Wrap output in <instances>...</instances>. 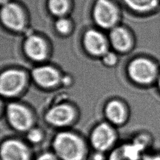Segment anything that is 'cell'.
<instances>
[{
  "label": "cell",
  "mask_w": 160,
  "mask_h": 160,
  "mask_svg": "<svg viewBox=\"0 0 160 160\" xmlns=\"http://www.w3.org/2000/svg\"><path fill=\"white\" fill-rule=\"evenodd\" d=\"M53 148L62 160H81L84 151L82 141L70 132L58 134L54 138Z\"/></svg>",
  "instance_id": "obj_1"
},
{
  "label": "cell",
  "mask_w": 160,
  "mask_h": 160,
  "mask_svg": "<svg viewBox=\"0 0 160 160\" xmlns=\"http://www.w3.org/2000/svg\"><path fill=\"white\" fill-rule=\"evenodd\" d=\"M119 136L116 129L110 124L102 122L98 124L91 135V142L96 151L110 152L118 144Z\"/></svg>",
  "instance_id": "obj_2"
},
{
  "label": "cell",
  "mask_w": 160,
  "mask_h": 160,
  "mask_svg": "<svg viewBox=\"0 0 160 160\" xmlns=\"http://www.w3.org/2000/svg\"><path fill=\"white\" fill-rule=\"evenodd\" d=\"M128 72L134 81L149 83L155 78L157 71L152 62L144 58H138L130 63Z\"/></svg>",
  "instance_id": "obj_3"
},
{
  "label": "cell",
  "mask_w": 160,
  "mask_h": 160,
  "mask_svg": "<svg viewBox=\"0 0 160 160\" xmlns=\"http://www.w3.org/2000/svg\"><path fill=\"white\" fill-rule=\"evenodd\" d=\"M25 75L19 71L8 70L0 75V94L11 96L18 93L24 85Z\"/></svg>",
  "instance_id": "obj_4"
},
{
  "label": "cell",
  "mask_w": 160,
  "mask_h": 160,
  "mask_svg": "<svg viewBox=\"0 0 160 160\" xmlns=\"http://www.w3.org/2000/svg\"><path fill=\"white\" fill-rule=\"evenodd\" d=\"M93 14L97 24L104 28L112 26L118 17L117 9L109 0H97Z\"/></svg>",
  "instance_id": "obj_5"
},
{
  "label": "cell",
  "mask_w": 160,
  "mask_h": 160,
  "mask_svg": "<svg viewBox=\"0 0 160 160\" xmlns=\"http://www.w3.org/2000/svg\"><path fill=\"white\" fill-rule=\"evenodd\" d=\"M7 114L10 124L19 131L27 130L32 124L31 114L26 108L20 104L16 103L9 104Z\"/></svg>",
  "instance_id": "obj_6"
},
{
  "label": "cell",
  "mask_w": 160,
  "mask_h": 160,
  "mask_svg": "<svg viewBox=\"0 0 160 160\" xmlns=\"http://www.w3.org/2000/svg\"><path fill=\"white\" fill-rule=\"evenodd\" d=\"M0 16L2 22L8 28L20 30L24 24V15L21 9L14 2H8L4 6L0 11Z\"/></svg>",
  "instance_id": "obj_7"
},
{
  "label": "cell",
  "mask_w": 160,
  "mask_h": 160,
  "mask_svg": "<svg viewBox=\"0 0 160 160\" xmlns=\"http://www.w3.org/2000/svg\"><path fill=\"white\" fill-rule=\"evenodd\" d=\"M2 160H29L26 146L19 141L10 139L3 142L0 148Z\"/></svg>",
  "instance_id": "obj_8"
},
{
  "label": "cell",
  "mask_w": 160,
  "mask_h": 160,
  "mask_svg": "<svg viewBox=\"0 0 160 160\" xmlns=\"http://www.w3.org/2000/svg\"><path fill=\"white\" fill-rule=\"evenodd\" d=\"M144 154L130 141L119 143L110 151L108 160H142Z\"/></svg>",
  "instance_id": "obj_9"
},
{
  "label": "cell",
  "mask_w": 160,
  "mask_h": 160,
  "mask_svg": "<svg viewBox=\"0 0 160 160\" xmlns=\"http://www.w3.org/2000/svg\"><path fill=\"white\" fill-rule=\"evenodd\" d=\"M74 116V111L69 106L62 104L51 108L46 114V119L51 124L61 126L71 121Z\"/></svg>",
  "instance_id": "obj_10"
},
{
  "label": "cell",
  "mask_w": 160,
  "mask_h": 160,
  "mask_svg": "<svg viewBox=\"0 0 160 160\" xmlns=\"http://www.w3.org/2000/svg\"><path fill=\"white\" fill-rule=\"evenodd\" d=\"M84 42L86 49L94 55H103L106 52V41L103 36L98 31H87L84 35Z\"/></svg>",
  "instance_id": "obj_11"
},
{
  "label": "cell",
  "mask_w": 160,
  "mask_h": 160,
  "mask_svg": "<svg viewBox=\"0 0 160 160\" xmlns=\"http://www.w3.org/2000/svg\"><path fill=\"white\" fill-rule=\"evenodd\" d=\"M32 76L38 84L46 88L54 86L59 80L58 72L49 66L36 68L32 72Z\"/></svg>",
  "instance_id": "obj_12"
},
{
  "label": "cell",
  "mask_w": 160,
  "mask_h": 160,
  "mask_svg": "<svg viewBox=\"0 0 160 160\" xmlns=\"http://www.w3.org/2000/svg\"><path fill=\"white\" fill-rule=\"evenodd\" d=\"M24 49L27 55L34 60H42L46 55V44L41 38L37 36H31L27 39Z\"/></svg>",
  "instance_id": "obj_13"
},
{
  "label": "cell",
  "mask_w": 160,
  "mask_h": 160,
  "mask_svg": "<svg viewBox=\"0 0 160 160\" xmlns=\"http://www.w3.org/2000/svg\"><path fill=\"white\" fill-rule=\"evenodd\" d=\"M106 116L111 124L116 126L123 124L127 119L125 108L121 102L116 101H112L108 104Z\"/></svg>",
  "instance_id": "obj_14"
},
{
  "label": "cell",
  "mask_w": 160,
  "mask_h": 160,
  "mask_svg": "<svg viewBox=\"0 0 160 160\" xmlns=\"http://www.w3.org/2000/svg\"><path fill=\"white\" fill-rule=\"evenodd\" d=\"M110 39L114 48L119 51H125L131 46L130 36L122 28H114L110 34Z\"/></svg>",
  "instance_id": "obj_15"
},
{
  "label": "cell",
  "mask_w": 160,
  "mask_h": 160,
  "mask_svg": "<svg viewBox=\"0 0 160 160\" xmlns=\"http://www.w3.org/2000/svg\"><path fill=\"white\" fill-rule=\"evenodd\" d=\"M124 2L132 9L139 11H149L157 6L159 0H124Z\"/></svg>",
  "instance_id": "obj_16"
},
{
  "label": "cell",
  "mask_w": 160,
  "mask_h": 160,
  "mask_svg": "<svg viewBox=\"0 0 160 160\" xmlns=\"http://www.w3.org/2000/svg\"><path fill=\"white\" fill-rule=\"evenodd\" d=\"M48 7L51 12L57 16L64 14L68 9V0H48Z\"/></svg>",
  "instance_id": "obj_17"
},
{
  "label": "cell",
  "mask_w": 160,
  "mask_h": 160,
  "mask_svg": "<svg viewBox=\"0 0 160 160\" xmlns=\"http://www.w3.org/2000/svg\"><path fill=\"white\" fill-rule=\"evenodd\" d=\"M56 27L59 32L63 34L67 33L70 28V23L66 19H59L56 23Z\"/></svg>",
  "instance_id": "obj_18"
},
{
  "label": "cell",
  "mask_w": 160,
  "mask_h": 160,
  "mask_svg": "<svg viewBox=\"0 0 160 160\" xmlns=\"http://www.w3.org/2000/svg\"><path fill=\"white\" fill-rule=\"evenodd\" d=\"M42 138V134L39 130L32 129L30 130L28 134V139L32 142H38Z\"/></svg>",
  "instance_id": "obj_19"
},
{
  "label": "cell",
  "mask_w": 160,
  "mask_h": 160,
  "mask_svg": "<svg viewBox=\"0 0 160 160\" xmlns=\"http://www.w3.org/2000/svg\"><path fill=\"white\" fill-rule=\"evenodd\" d=\"M103 61L104 62L109 66H112L116 62V56L112 52H106L103 54Z\"/></svg>",
  "instance_id": "obj_20"
},
{
  "label": "cell",
  "mask_w": 160,
  "mask_h": 160,
  "mask_svg": "<svg viewBox=\"0 0 160 160\" xmlns=\"http://www.w3.org/2000/svg\"><path fill=\"white\" fill-rule=\"evenodd\" d=\"M142 160H160V151H149L144 154Z\"/></svg>",
  "instance_id": "obj_21"
},
{
  "label": "cell",
  "mask_w": 160,
  "mask_h": 160,
  "mask_svg": "<svg viewBox=\"0 0 160 160\" xmlns=\"http://www.w3.org/2000/svg\"><path fill=\"white\" fill-rule=\"evenodd\" d=\"M37 160H56L54 156L50 153H44L41 155Z\"/></svg>",
  "instance_id": "obj_22"
},
{
  "label": "cell",
  "mask_w": 160,
  "mask_h": 160,
  "mask_svg": "<svg viewBox=\"0 0 160 160\" xmlns=\"http://www.w3.org/2000/svg\"><path fill=\"white\" fill-rule=\"evenodd\" d=\"M104 153L105 152L97 151V152L93 156V159L94 160H104Z\"/></svg>",
  "instance_id": "obj_23"
},
{
  "label": "cell",
  "mask_w": 160,
  "mask_h": 160,
  "mask_svg": "<svg viewBox=\"0 0 160 160\" xmlns=\"http://www.w3.org/2000/svg\"><path fill=\"white\" fill-rule=\"evenodd\" d=\"M9 0H0V5L4 6V5H5L6 4L9 2Z\"/></svg>",
  "instance_id": "obj_24"
},
{
  "label": "cell",
  "mask_w": 160,
  "mask_h": 160,
  "mask_svg": "<svg viewBox=\"0 0 160 160\" xmlns=\"http://www.w3.org/2000/svg\"><path fill=\"white\" fill-rule=\"evenodd\" d=\"M158 84H159V86L160 88V76L159 78V80H158Z\"/></svg>",
  "instance_id": "obj_25"
}]
</instances>
